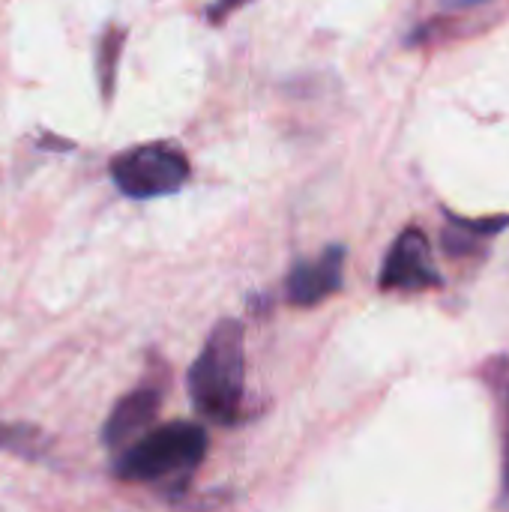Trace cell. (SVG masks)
<instances>
[{
	"instance_id": "ba28073f",
	"label": "cell",
	"mask_w": 509,
	"mask_h": 512,
	"mask_svg": "<svg viewBox=\"0 0 509 512\" xmlns=\"http://www.w3.org/2000/svg\"><path fill=\"white\" fill-rule=\"evenodd\" d=\"M126 39V30L120 27H111L102 39H99V48H96V69H99V81H102V90L105 96H111V84H114V75H117V54H120V45Z\"/></svg>"
},
{
	"instance_id": "3957f363",
	"label": "cell",
	"mask_w": 509,
	"mask_h": 512,
	"mask_svg": "<svg viewBox=\"0 0 509 512\" xmlns=\"http://www.w3.org/2000/svg\"><path fill=\"white\" fill-rule=\"evenodd\" d=\"M189 159L171 141H150L129 147L111 159L114 186L138 201L177 192L189 180Z\"/></svg>"
},
{
	"instance_id": "5b68a950",
	"label": "cell",
	"mask_w": 509,
	"mask_h": 512,
	"mask_svg": "<svg viewBox=\"0 0 509 512\" xmlns=\"http://www.w3.org/2000/svg\"><path fill=\"white\" fill-rule=\"evenodd\" d=\"M345 282V246H327L318 258L294 264L285 282V297L291 306H318Z\"/></svg>"
},
{
	"instance_id": "277c9868",
	"label": "cell",
	"mask_w": 509,
	"mask_h": 512,
	"mask_svg": "<svg viewBox=\"0 0 509 512\" xmlns=\"http://www.w3.org/2000/svg\"><path fill=\"white\" fill-rule=\"evenodd\" d=\"M381 291H402V294H420V291H435L444 288V276L435 267L429 237L420 228H405L381 267L378 279Z\"/></svg>"
},
{
	"instance_id": "8992f818",
	"label": "cell",
	"mask_w": 509,
	"mask_h": 512,
	"mask_svg": "<svg viewBox=\"0 0 509 512\" xmlns=\"http://www.w3.org/2000/svg\"><path fill=\"white\" fill-rule=\"evenodd\" d=\"M159 408H162V396L156 390H150V387H141V390L129 393L126 399H120L117 408L111 411L105 429H102L105 447L108 450L129 447L135 438H141L153 426Z\"/></svg>"
},
{
	"instance_id": "7a4b0ae2",
	"label": "cell",
	"mask_w": 509,
	"mask_h": 512,
	"mask_svg": "<svg viewBox=\"0 0 509 512\" xmlns=\"http://www.w3.org/2000/svg\"><path fill=\"white\" fill-rule=\"evenodd\" d=\"M207 456V432L198 423H168L147 429L117 459V477L129 483H156L195 471Z\"/></svg>"
},
{
	"instance_id": "6da1fadb",
	"label": "cell",
	"mask_w": 509,
	"mask_h": 512,
	"mask_svg": "<svg viewBox=\"0 0 509 512\" xmlns=\"http://www.w3.org/2000/svg\"><path fill=\"white\" fill-rule=\"evenodd\" d=\"M246 387V354L240 321H219L189 369V396L201 417L231 426L240 417Z\"/></svg>"
},
{
	"instance_id": "9c48e42d",
	"label": "cell",
	"mask_w": 509,
	"mask_h": 512,
	"mask_svg": "<svg viewBox=\"0 0 509 512\" xmlns=\"http://www.w3.org/2000/svg\"><path fill=\"white\" fill-rule=\"evenodd\" d=\"M246 3H252V0H213L207 9V18H210V24H222L231 12H237Z\"/></svg>"
},
{
	"instance_id": "8fae6325",
	"label": "cell",
	"mask_w": 509,
	"mask_h": 512,
	"mask_svg": "<svg viewBox=\"0 0 509 512\" xmlns=\"http://www.w3.org/2000/svg\"><path fill=\"white\" fill-rule=\"evenodd\" d=\"M12 438H15V432H12V429H0V447L12 444Z\"/></svg>"
},
{
	"instance_id": "30bf717a",
	"label": "cell",
	"mask_w": 509,
	"mask_h": 512,
	"mask_svg": "<svg viewBox=\"0 0 509 512\" xmlns=\"http://www.w3.org/2000/svg\"><path fill=\"white\" fill-rule=\"evenodd\" d=\"M507 420H504V489L509 492V393H507Z\"/></svg>"
},
{
	"instance_id": "52a82bcc",
	"label": "cell",
	"mask_w": 509,
	"mask_h": 512,
	"mask_svg": "<svg viewBox=\"0 0 509 512\" xmlns=\"http://www.w3.org/2000/svg\"><path fill=\"white\" fill-rule=\"evenodd\" d=\"M509 216H486V219H459L456 213H447V228H444V249L453 258L483 252L492 237L507 231Z\"/></svg>"
}]
</instances>
